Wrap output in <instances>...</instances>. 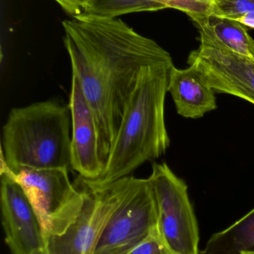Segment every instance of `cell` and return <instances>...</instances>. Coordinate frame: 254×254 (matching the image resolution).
Instances as JSON below:
<instances>
[{
  "label": "cell",
  "instance_id": "obj_1",
  "mask_svg": "<svg viewBox=\"0 0 254 254\" xmlns=\"http://www.w3.org/2000/svg\"><path fill=\"white\" fill-rule=\"evenodd\" d=\"M62 25L73 75L79 80L96 120L106 167L142 71L155 65L173 66L172 58L155 40L119 18H72Z\"/></svg>",
  "mask_w": 254,
  "mask_h": 254
},
{
  "label": "cell",
  "instance_id": "obj_2",
  "mask_svg": "<svg viewBox=\"0 0 254 254\" xmlns=\"http://www.w3.org/2000/svg\"><path fill=\"white\" fill-rule=\"evenodd\" d=\"M171 67L155 65L142 71L124 112L104 173L92 182L82 178L85 183L104 186L130 176L146 161L166 153L170 139L164 111Z\"/></svg>",
  "mask_w": 254,
  "mask_h": 254
},
{
  "label": "cell",
  "instance_id": "obj_3",
  "mask_svg": "<svg viewBox=\"0 0 254 254\" xmlns=\"http://www.w3.org/2000/svg\"><path fill=\"white\" fill-rule=\"evenodd\" d=\"M70 107L55 100L13 108L2 127L1 165L13 174L25 169H71Z\"/></svg>",
  "mask_w": 254,
  "mask_h": 254
},
{
  "label": "cell",
  "instance_id": "obj_4",
  "mask_svg": "<svg viewBox=\"0 0 254 254\" xmlns=\"http://www.w3.org/2000/svg\"><path fill=\"white\" fill-rule=\"evenodd\" d=\"M68 169H25L14 175L38 216L45 243L64 234L75 223L85 201L77 180L72 184Z\"/></svg>",
  "mask_w": 254,
  "mask_h": 254
},
{
  "label": "cell",
  "instance_id": "obj_5",
  "mask_svg": "<svg viewBox=\"0 0 254 254\" xmlns=\"http://www.w3.org/2000/svg\"><path fill=\"white\" fill-rule=\"evenodd\" d=\"M159 223L158 202L147 179L127 176L120 204L109 219L93 254H126Z\"/></svg>",
  "mask_w": 254,
  "mask_h": 254
},
{
  "label": "cell",
  "instance_id": "obj_6",
  "mask_svg": "<svg viewBox=\"0 0 254 254\" xmlns=\"http://www.w3.org/2000/svg\"><path fill=\"white\" fill-rule=\"evenodd\" d=\"M78 182L85 191L83 207L75 223L62 235L52 236L44 250L36 254H93L109 219L120 204L127 176L102 187Z\"/></svg>",
  "mask_w": 254,
  "mask_h": 254
},
{
  "label": "cell",
  "instance_id": "obj_7",
  "mask_svg": "<svg viewBox=\"0 0 254 254\" xmlns=\"http://www.w3.org/2000/svg\"><path fill=\"white\" fill-rule=\"evenodd\" d=\"M148 180L156 196L160 227L169 246L177 254H200L199 229L186 182L167 163H154Z\"/></svg>",
  "mask_w": 254,
  "mask_h": 254
},
{
  "label": "cell",
  "instance_id": "obj_8",
  "mask_svg": "<svg viewBox=\"0 0 254 254\" xmlns=\"http://www.w3.org/2000/svg\"><path fill=\"white\" fill-rule=\"evenodd\" d=\"M1 210L4 241L11 254H36L46 243L38 216L14 175L1 167Z\"/></svg>",
  "mask_w": 254,
  "mask_h": 254
},
{
  "label": "cell",
  "instance_id": "obj_9",
  "mask_svg": "<svg viewBox=\"0 0 254 254\" xmlns=\"http://www.w3.org/2000/svg\"><path fill=\"white\" fill-rule=\"evenodd\" d=\"M187 62L215 92L254 104V58L201 44L191 52Z\"/></svg>",
  "mask_w": 254,
  "mask_h": 254
},
{
  "label": "cell",
  "instance_id": "obj_10",
  "mask_svg": "<svg viewBox=\"0 0 254 254\" xmlns=\"http://www.w3.org/2000/svg\"><path fill=\"white\" fill-rule=\"evenodd\" d=\"M69 107L72 119L71 169L85 180H96L105 169L100 149L99 130L80 83L74 75Z\"/></svg>",
  "mask_w": 254,
  "mask_h": 254
},
{
  "label": "cell",
  "instance_id": "obj_11",
  "mask_svg": "<svg viewBox=\"0 0 254 254\" xmlns=\"http://www.w3.org/2000/svg\"><path fill=\"white\" fill-rule=\"evenodd\" d=\"M168 92L172 97L177 113L186 119H200L217 108L216 92L192 65L185 69L171 67Z\"/></svg>",
  "mask_w": 254,
  "mask_h": 254
},
{
  "label": "cell",
  "instance_id": "obj_12",
  "mask_svg": "<svg viewBox=\"0 0 254 254\" xmlns=\"http://www.w3.org/2000/svg\"><path fill=\"white\" fill-rule=\"evenodd\" d=\"M201 34V44L254 58L253 38L237 21L211 13L193 19Z\"/></svg>",
  "mask_w": 254,
  "mask_h": 254
},
{
  "label": "cell",
  "instance_id": "obj_13",
  "mask_svg": "<svg viewBox=\"0 0 254 254\" xmlns=\"http://www.w3.org/2000/svg\"><path fill=\"white\" fill-rule=\"evenodd\" d=\"M254 249V208L224 231L213 234L201 254H243Z\"/></svg>",
  "mask_w": 254,
  "mask_h": 254
},
{
  "label": "cell",
  "instance_id": "obj_14",
  "mask_svg": "<svg viewBox=\"0 0 254 254\" xmlns=\"http://www.w3.org/2000/svg\"><path fill=\"white\" fill-rule=\"evenodd\" d=\"M165 8V5L153 0H91L83 14L78 17L113 19L125 13L157 11Z\"/></svg>",
  "mask_w": 254,
  "mask_h": 254
},
{
  "label": "cell",
  "instance_id": "obj_15",
  "mask_svg": "<svg viewBox=\"0 0 254 254\" xmlns=\"http://www.w3.org/2000/svg\"><path fill=\"white\" fill-rule=\"evenodd\" d=\"M213 13L254 29V0H214Z\"/></svg>",
  "mask_w": 254,
  "mask_h": 254
},
{
  "label": "cell",
  "instance_id": "obj_16",
  "mask_svg": "<svg viewBox=\"0 0 254 254\" xmlns=\"http://www.w3.org/2000/svg\"><path fill=\"white\" fill-rule=\"evenodd\" d=\"M166 6L167 8L177 9L196 19L213 12L214 0H153Z\"/></svg>",
  "mask_w": 254,
  "mask_h": 254
},
{
  "label": "cell",
  "instance_id": "obj_17",
  "mask_svg": "<svg viewBox=\"0 0 254 254\" xmlns=\"http://www.w3.org/2000/svg\"><path fill=\"white\" fill-rule=\"evenodd\" d=\"M126 254H177L169 246L159 223L150 234L134 249Z\"/></svg>",
  "mask_w": 254,
  "mask_h": 254
},
{
  "label": "cell",
  "instance_id": "obj_18",
  "mask_svg": "<svg viewBox=\"0 0 254 254\" xmlns=\"http://www.w3.org/2000/svg\"><path fill=\"white\" fill-rule=\"evenodd\" d=\"M72 18L82 16L91 0H54Z\"/></svg>",
  "mask_w": 254,
  "mask_h": 254
},
{
  "label": "cell",
  "instance_id": "obj_19",
  "mask_svg": "<svg viewBox=\"0 0 254 254\" xmlns=\"http://www.w3.org/2000/svg\"><path fill=\"white\" fill-rule=\"evenodd\" d=\"M252 54H253V56L254 58V40H253V42H252Z\"/></svg>",
  "mask_w": 254,
  "mask_h": 254
}]
</instances>
